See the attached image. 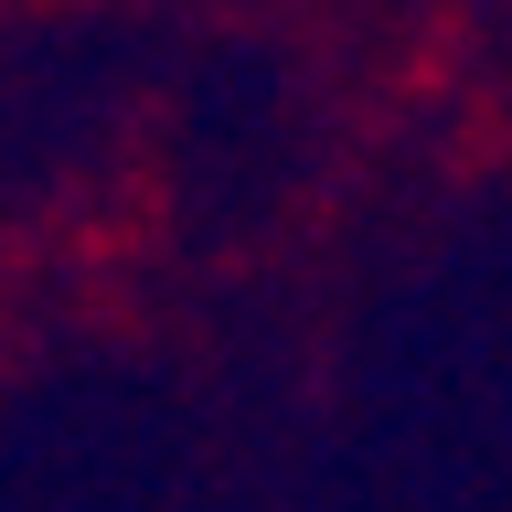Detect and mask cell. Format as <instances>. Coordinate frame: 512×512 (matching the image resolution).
Instances as JSON below:
<instances>
[]
</instances>
